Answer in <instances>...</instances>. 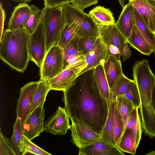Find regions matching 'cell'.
I'll use <instances>...</instances> for the list:
<instances>
[{
  "label": "cell",
  "instance_id": "cell-35",
  "mask_svg": "<svg viewBox=\"0 0 155 155\" xmlns=\"http://www.w3.org/2000/svg\"><path fill=\"white\" fill-rule=\"evenodd\" d=\"M0 155H16L11 142L0 132Z\"/></svg>",
  "mask_w": 155,
  "mask_h": 155
},
{
  "label": "cell",
  "instance_id": "cell-38",
  "mask_svg": "<svg viewBox=\"0 0 155 155\" xmlns=\"http://www.w3.org/2000/svg\"><path fill=\"white\" fill-rule=\"evenodd\" d=\"M72 5L81 10L92 5H96L98 0H71Z\"/></svg>",
  "mask_w": 155,
  "mask_h": 155
},
{
  "label": "cell",
  "instance_id": "cell-40",
  "mask_svg": "<svg viewBox=\"0 0 155 155\" xmlns=\"http://www.w3.org/2000/svg\"><path fill=\"white\" fill-rule=\"evenodd\" d=\"M128 43L127 41L124 44L121 51V56L123 61L130 58L131 55V51L128 47Z\"/></svg>",
  "mask_w": 155,
  "mask_h": 155
},
{
  "label": "cell",
  "instance_id": "cell-19",
  "mask_svg": "<svg viewBox=\"0 0 155 155\" xmlns=\"http://www.w3.org/2000/svg\"><path fill=\"white\" fill-rule=\"evenodd\" d=\"M98 25L89 14L85 12L81 23L76 30V34L79 38H97L98 36Z\"/></svg>",
  "mask_w": 155,
  "mask_h": 155
},
{
  "label": "cell",
  "instance_id": "cell-12",
  "mask_svg": "<svg viewBox=\"0 0 155 155\" xmlns=\"http://www.w3.org/2000/svg\"><path fill=\"white\" fill-rule=\"evenodd\" d=\"M70 129L73 143L79 149L84 148L100 139V134L79 124L71 122Z\"/></svg>",
  "mask_w": 155,
  "mask_h": 155
},
{
  "label": "cell",
  "instance_id": "cell-41",
  "mask_svg": "<svg viewBox=\"0 0 155 155\" xmlns=\"http://www.w3.org/2000/svg\"><path fill=\"white\" fill-rule=\"evenodd\" d=\"M151 100L153 109L155 113V80L152 92Z\"/></svg>",
  "mask_w": 155,
  "mask_h": 155
},
{
  "label": "cell",
  "instance_id": "cell-26",
  "mask_svg": "<svg viewBox=\"0 0 155 155\" xmlns=\"http://www.w3.org/2000/svg\"><path fill=\"white\" fill-rule=\"evenodd\" d=\"M51 90L48 81L40 79L34 95L30 113L41 104H44L48 92Z\"/></svg>",
  "mask_w": 155,
  "mask_h": 155
},
{
  "label": "cell",
  "instance_id": "cell-30",
  "mask_svg": "<svg viewBox=\"0 0 155 155\" xmlns=\"http://www.w3.org/2000/svg\"><path fill=\"white\" fill-rule=\"evenodd\" d=\"M23 135L21 122L16 117L13 125V132L11 138V143L16 155H19L21 152L19 144Z\"/></svg>",
  "mask_w": 155,
  "mask_h": 155
},
{
  "label": "cell",
  "instance_id": "cell-47",
  "mask_svg": "<svg viewBox=\"0 0 155 155\" xmlns=\"http://www.w3.org/2000/svg\"><path fill=\"white\" fill-rule=\"evenodd\" d=\"M154 34H155V31H154Z\"/></svg>",
  "mask_w": 155,
  "mask_h": 155
},
{
  "label": "cell",
  "instance_id": "cell-33",
  "mask_svg": "<svg viewBox=\"0 0 155 155\" xmlns=\"http://www.w3.org/2000/svg\"><path fill=\"white\" fill-rule=\"evenodd\" d=\"M79 38L77 36L75 37L62 49L64 59L71 56L83 54L79 52L78 47Z\"/></svg>",
  "mask_w": 155,
  "mask_h": 155
},
{
  "label": "cell",
  "instance_id": "cell-13",
  "mask_svg": "<svg viewBox=\"0 0 155 155\" xmlns=\"http://www.w3.org/2000/svg\"><path fill=\"white\" fill-rule=\"evenodd\" d=\"M131 5L152 31H155V3L151 0H129Z\"/></svg>",
  "mask_w": 155,
  "mask_h": 155
},
{
  "label": "cell",
  "instance_id": "cell-32",
  "mask_svg": "<svg viewBox=\"0 0 155 155\" xmlns=\"http://www.w3.org/2000/svg\"><path fill=\"white\" fill-rule=\"evenodd\" d=\"M131 81V80L129 79L123 74L110 90L113 98L115 100L117 96L124 94Z\"/></svg>",
  "mask_w": 155,
  "mask_h": 155
},
{
  "label": "cell",
  "instance_id": "cell-22",
  "mask_svg": "<svg viewBox=\"0 0 155 155\" xmlns=\"http://www.w3.org/2000/svg\"><path fill=\"white\" fill-rule=\"evenodd\" d=\"M89 14L99 25H107L115 23L113 14L109 8L98 6L91 10Z\"/></svg>",
  "mask_w": 155,
  "mask_h": 155
},
{
  "label": "cell",
  "instance_id": "cell-31",
  "mask_svg": "<svg viewBox=\"0 0 155 155\" xmlns=\"http://www.w3.org/2000/svg\"><path fill=\"white\" fill-rule=\"evenodd\" d=\"M124 95L132 102L134 107L140 108V94L134 80H131Z\"/></svg>",
  "mask_w": 155,
  "mask_h": 155
},
{
  "label": "cell",
  "instance_id": "cell-29",
  "mask_svg": "<svg viewBox=\"0 0 155 155\" xmlns=\"http://www.w3.org/2000/svg\"><path fill=\"white\" fill-rule=\"evenodd\" d=\"M30 6V12L25 28L29 35L32 34L36 28L42 12V9H40L34 5H31Z\"/></svg>",
  "mask_w": 155,
  "mask_h": 155
},
{
  "label": "cell",
  "instance_id": "cell-28",
  "mask_svg": "<svg viewBox=\"0 0 155 155\" xmlns=\"http://www.w3.org/2000/svg\"><path fill=\"white\" fill-rule=\"evenodd\" d=\"M19 148L22 155H52L37 146L23 135L19 144Z\"/></svg>",
  "mask_w": 155,
  "mask_h": 155
},
{
  "label": "cell",
  "instance_id": "cell-46",
  "mask_svg": "<svg viewBox=\"0 0 155 155\" xmlns=\"http://www.w3.org/2000/svg\"><path fill=\"white\" fill-rule=\"evenodd\" d=\"M154 51L155 56V51Z\"/></svg>",
  "mask_w": 155,
  "mask_h": 155
},
{
  "label": "cell",
  "instance_id": "cell-8",
  "mask_svg": "<svg viewBox=\"0 0 155 155\" xmlns=\"http://www.w3.org/2000/svg\"><path fill=\"white\" fill-rule=\"evenodd\" d=\"M44 104H40L31 112L22 126L23 134L31 140L45 131Z\"/></svg>",
  "mask_w": 155,
  "mask_h": 155
},
{
  "label": "cell",
  "instance_id": "cell-1",
  "mask_svg": "<svg viewBox=\"0 0 155 155\" xmlns=\"http://www.w3.org/2000/svg\"><path fill=\"white\" fill-rule=\"evenodd\" d=\"M95 68L79 75L70 87L63 91L62 100L71 122L100 134L106 121L109 104L97 85Z\"/></svg>",
  "mask_w": 155,
  "mask_h": 155
},
{
  "label": "cell",
  "instance_id": "cell-34",
  "mask_svg": "<svg viewBox=\"0 0 155 155\" xmlns=\"http://www.w3.org/2000/svg\"><path fill=\"white\" fill-rule=\"evenodd\" d=\"M97 38H79L78 42L79 52L85 56L93 46Z\"/></svg>",
  "mask_w": 155,
  "mask_h": 155
},
{
  "label": "cell",
  "instance_id": "cell-42",
  "mask_svg": "<svg viewBox=\"0 0 155 155\" xmlns=\"http://www.w3.org/2000/svg\"><path fill=\"white\" fill-rule=\"evenodd\" d=\"M16 2H21L22 3L30 2L31 0H11Z\"/></svg>",
  "mask_w": 155,
  "mask_h": 155
},
{
  "label": "cell",
  "instance_id": "cell-25",
  "mask_svg": "<svg viewBox=\"0 0 155 155\" xmlns=\"http://www.w3.org/2000/svg\"><path fill=\"white\" fill-rule=\"evenodd\" d=\"M137 107H134L130 113L127 120L125 129H130L136 138L138 147L141 139L142 133L141 122Z\"/></svg>",
  "mask_w": 155,
  "mask_h": 155
},
{
  "label": "cell",
  "instance_id": "cell-20",
  "mask_svg": "<svg viewBox=\"0 0 155 155\" xmlns=\"http://www.w3.org/2000/svg\"><path fill=\"white\" fill-rule=\"evenodd\" d=\"M130 46L142 54L150 55L154 51L152 46L140 33L134 25L131 33L127 39Z\"/></svg>",
  "mask_w": 155,
  "mask_h": 155
},
{
  "label": "cell",
  "instance_id": "cell-27",
  "mask_svg": "<svg viewBox=\"0 0 155 155\" xmlns=\"http://www.w3.org/2000/svg\"><path fill=\"white\" fill-rule=\"evenodd\" d=\"M134 23L140 33L155 51V34L133 9Z\"/></svg>",
  "mask_w": 155,
  "mask_h": 155
},
{
  "label": "cell",
  "instance_id": "cell-43",
  "mask_svg": "<svg viewBox=\"0 0 155 155\" xmlns=\"http://www.w3.org/2000/svg\"><path fill=\"white\" fill-rule=\"evenodd\" d=\"M118 1L121 6V7L123 8L125 6L124 1L125 0H118Z\"/></svg>",
  "mask_w": 155,
  "mask_h": 155
},
{
  "label": "cell",
  "instance_id": "cell-37",
  "mask_svg": "<svg viewBox=\"0 0 155 155\" xmlns=\"http://www.w3.org/2000/svg\"><path fill=\"white\" fill-rule=\"evenodd\" d=\"M85 59V56L83 54L71 56L64 59L63 70L84 61Z\"/></svg>",
  "mask_w": 155,
  "mask_h": 155
},
{
  "label": "cell",
  "instance_id": "cell-39",
  "mask_svg": "<svg viewBox=\"0 0 155 155\" xmlns=\"http://www.w3.org/2000/svg\"><path fill=\"white\" fill-rule=\"evenodd\" d=\"M45 7L52 8L62 6L65 3H71V0H44Z\"/></svg>",
  "mask_w": 155,
  "mask_h": 155
},
{
  "label": "cell",
  "instance_id": "cell-3",
  "mask_svg": "<svg viewBox=\"0 0 155 155\" xmlns=\"http://www.w3.org/2000/svg\"><path fill=\"white\" fill-rule=\"evenodd\" d=\"M41 18L46 39V52L53 46L58 45L64 26L62 6L42 8Z\"/></svg>",
  "mask_w": 155,
  "mask_h": 155
},
{
  "label": "cell",
  "instance_id": "cell-14",
  "mask_svg": "<svg viewBox=\"0 0 155 155\" xmlns=\"http://www.w3.org/2000/svg\"><path fill=\"white\" fill-rule=\"evenodd\" d=\"M117 146L99 139L84 148L79 149V155H124Z\"/></svg>",
  "mask_w": 155,
  "mask_h": 155
},
{
  "label": "cell",
  "instance_id": "cell-23",
  "mask_svg": "<svg viewBox=\"0 0 155 155\" xmlns=\"http://www.w3.org/2000/svg\"><path fill=\"white\" fill-rule=\"evenodd\" d=\"M116 146L124 152L136 153L138 147L135 136L130 129H125Z\"/></svg>",
  "mask_w": 155,
  "mask_h": 155
},
{
  "label": "cell",
  "instance_id": "cell-6",
  "mask_svg": "<svg viewBox=\"0 0 155 155\" xmlns=\"http://www.w3.org/2000/svg\"><path fill=\"white\" fill-rule=\"evenodd\" d=\"M28 49L30 61L40 67L46 53L45 37L41 17L35 30L29 35Z\"/></svg>",
  "mask_w": 155,
  "mask_h": 155
},
{
  "label": "cell",
  "instance_id": "cell-7",
  "mask_svg": "<svg viewBox=\"0 0 155 155\" xmlns=\"http://www.w3.org/2000/svg\"><path fill=\"white\" fill-rule=\"evenodd\" d=\"M39 81L29 82L20 88L15 111L22 126L30 113L32 101Z\"/></svg>",
  "mask_w": 155,
  "mask_h": 155
},
{
  "label": "cell",
  "instance_id": "cell-4",
  "mask_svg": "<svg viewBox=\"0 0 155 155\" xmlns=\"http://www.w3.org/2000/svg\"><path fill=\"white\" fill-rule=\"evenodd\" d=\"M98 26V36L106 46L108 56L113 55L120 61L122 48L127 39L118 29L115 23Z\"/></svg>",
  "mask_w": 155,
  "mask_h": 155
},
{
  "label": "cell",
  "instance_id": "cell-9",
  "mask_svg": "<svg viewBox=\"0 0 155 155\" xmlns=\"http://www.w3.org/2000/svg\"><path fill=\"white\" fill-rule=\"evenodd\" d=\"M70 119L65 108L59 106L44 123L45 131L54 135H65L71 127Z\"/></svg>",
  "mask_w": 155,
  "mask_h": 155
},
{
  "label": "cell",
  "instance_id": "cell-16",
  "mask_svg": "<svg viewBox=\"0 0 155 155\" xmlns=\"http://www.w3.org/2000/svg\"><path fill=\"white\" fill-rule=\"evenodd\" d=\"M109 110L106 121L100 134V139L114 146H116L114 133L115 100L110 93L108 101Z\"/></svg>",
  "mask_w": 155,
  "mask_h": 155
},
{
  "label": "cell",
  "instance_id": "cell-45",
  "mask_svg": "<svg viewBox=\"0 0 155 155\" xmlns=\"http://www.w3.org/2000/svg\"><path fill=\"white\" fill-rule=\"evenodd\" d=\"M151 0L155 3V0Z\"/></svg>",
  "mask_w": 155,
  "mask_h": 155
},
{
  "label": "cell",
  "instance_id": "cell-36",
  "mask_svg": "<svg viewBox=\"0 0 155 155\" xmlns=\"http://www.w3.org/2000/svg\"><path fill=\"white\" fill-rule=\"evenodd\" d=\"M119 119L117 109L115 107L114 123V133L116 146L124 131Z\"/></svg>",
  "mask_w": 155,
  "mask_h": 155
},
{
  "label": "cell",
  "instance_id": "cell-17",
  "mask_svg": "<svg viewBox=\"0 0 155 155\" xmlns=\"http://www.w3.org/2000/svg\"><path fill=\"white\" fill-rule=\"evenodd\" d=\"M115 23L118 29L127 39L130 36L135 25L133 9L128 3L123 8Z\"/></svg>",
  "mask_w": 155,
  "mask_h": 155
},
{
  "label": "cell",
  "instance_id": "cell-15",
  "mask_svg": "<svg viewBox=\"0 0 155 155\" xmlns=\"http://www.w3.org/2000/svg\"><path fill=\"white\" fill-rule=\"evenodd\" d=\"M30 11V6L25 3H20L15 7L8 21L7 29L15 30L25 28Z\"/></svg>",
  "mask_w": 155,
  "mask_h": 155
},
{
  "label": "cell",
  "instance_id": "cell-21",
  "mask_svg": "<svg viewBox=\"0 0 155 155\" xmlns=\"http://www.w3.org/2000/svg\"><path fill=\"white\" fill-rule=\"evenodd\" d=\"M115 107L124 130L128 117L134 107L132 102L124 94L116 96L115 99Z\"/></svg>",
  "mask_w": 155,
  "mask_h": 155
},
{
  "label": "cell",
  "instance_id": "cell-11",
  "mask_svg": "<svg viewBox=\"0 0 155 155\" xmlns=\"http://www.w3.org/2000/svg\"><path fill=\"white\" fill-rule=\"evenodd\" d=\"M85 61L64 70L59 74L47 81L53 90H67L78 76Z\"/></svg>",
  "mask_w": 155,
  "mask_h": 155
},
{
  "label": "cell",
  "instance_id": "cell-18",
  "mask_svg": "<svg viewBox=\"0 0 155 155\" xmlns=\"http://www.w3.org/2000/svg\"><path fill=\"white\" fill-rule=\"evenodd\" d=\"M104 72L110 90L118 80L124 74L121 61L114 56L109 55L103 65Z\"/></svg>",
  "mask_w": 155,
  "mask_h": 155
},
{
  "label": "cell",
  "instance_id": "cell-44",
  "mask_svg": "<svg viewBox=\"0 0 155 155\" xmlns=\"http://www.w3.org/2000/svg\"><path fill=\"white\" fill-rule=\"evenodd\" d=\"M146 155H155V150L152 151L146 154Z\"/></svg>",
  "mask_w": 155,
  "mask_h": 155
},
{
  "label": "cell",
  "instance_id": "cell-24",
  "mask_svg": "<svg viewBox=\"0 0 155 155\" xmlns=\"http://www.w3.org/2000/svg\"><path fill=\"white\" fill-rule=\"evenodd\" d=\"M94 75L100 93L105 99L108 101L110 94V91L103 65H100L95 68Z\"/></svg>",
  "mask_w": 155,
  "mask_h": 155
},
{
  "label": "cell",
  "instance_id": "cell-2",
  "mask_svg": "<svg viewBox=\"0 0 155 155\" xmlns=\"http://www.w3.org/2000/svg\"><path fill=\"white\" fill-rule=\"evenodd\" d=\"M29 35L25 28L7 29L1 38L0 57L11 67L23 73L30 61L28 49Z\"/></svg>",
  "mask_w": 155,
  "mask_h": 155
},
{
  "label": "cell",
  "instance_id": "cell-5",
  "mask_svg": "<svg viewBox=\"0 0 155 155\" xmlns=\"http://www.w3.org/2000/svg\"><path fill=\"white\" fill-rule=\"evenodd\" d=\"M63 68L62 49L53 46L46 52L40 67V79L48 81L62 72Z\"/></svg>",
  "mask_w": 155,
  "mask_h": 155
},
{
  "label": "cell",
  "instance_id": "cell-10",
  "mask_svg": "<svg viewBox=\"0 0 155 155\" xmlns=\"http://www.w3.org/2000/svg\"><path fill=\"white\" fill-rule=\"evenodd\" d=\"M108 56L107 48L98 36L91 49L85 55L84 63L78 75L99 65H104Z\"/></svg>",
  "mask_w": 155,
  "mask_h": 155
}]
</instances>
